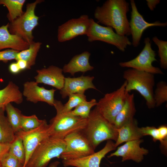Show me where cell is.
Listing matches in <instances>:
<instances>
[{
    "mask_svg": "<svg viewBox=\"0 0 167 167\" xmlns=\"http://www.w3.org/2000/svg\"><path fill=\"white\" fill-rule=\"evenodd\" d=\"M16 62L21 71L28 69V64L26 61L22 60H17Z\"/></svg>",
    "mask_w": 167,
    "mask_h": 167,
    "instance_id": "60d3db41",
    "label": "cell"
},
{
    "mask_svg": "<svg viewBox=\"0 0 167 167\" xmlns=\"http://www.w3.org/2000/svg\"><path fill=\"white\" fill-rule=\"evenodd\" d=\"M25 2V0H0V6L4 5L8 10L7 17L10 22L23 14V7Z\"/></svg>",
    "mask_w": 167,
    "mask_h": 167,
    "instance_id": "484cf974",
    "label": "cell"
},
{
    "mask_svg": "<svg viewBox=\"0 0 167 167\" xmlns=\"http://www.w3.org/2000/svg\"><path fill=\"white\" fill-rule=\"evenodd\" d=\"M36 72L37 74L34 78L37 83L47 84L59 90L63 88L65 77L62 69L51 65L37 70Z\"/></svg>",
    "mask_w": 167,
    "mask_h": 167,
    "instance_id": "ac0fdd59",
    "label": "cell"
},
{
    "mask_svg": "<svg viewBox=\"0 0 167 167\" xmlns=\"http://www.w3.org/2000/svg\"><path fill=\"white\" fill-rule=\"evenodd\" d=\"M116 148L114 143L111 140H108L104 147L97 152L76 159L63 160L62 163L64 167H100L102 159Z\"/></svg>",
    "mask_w": 167,
    "mask_h": 167,
    "instance_id": "9a60e30c",
    "label": "cell"
},
{
    "mask_svg": "<svg viewBox=\"0 0 167 167\" xmlns=\"http://www.w3.org/2000/svg\"><path fill=\"white\" fill-rule=\"evenodd\" d=\"M91 54L85 51L74 56L70 62L65 64L62 69L65 73H69L72 76L77 72L85 73L92 70L94 67L91 66L89 62Z\"/></svg>",
    "mask_w": 167,
    "mask_h": 167,
    "instance_id": "ffe728a7",
    "label": "cell"
},
{
    "mask_svg": "<svg viewBox=\"0 0 167 167\" xmlns=\"http://www.w3.org/2000/svg\"><path fill=\"white\" fill-rule=\"evenodd\" d=\"M66 145L64 139L46 137L36 148L25 167H45L52 159L60 158Z\"/></svg>",
    "mask_w": 167,
    "mask_h": 167,
    "instance_id": "5b68a950",
    "label": "cell"
},
{
    "mask_svg": "<svg viewBox=\"0 0 167 167\" xmlns=\"http://www.w3.org/2000/svg\"><path fill=\"white\" fill-rule=\"evenodd\" d=\"M49 125L45 119L42 123L37 128L25 132L22 130L15 134L22 139L25 151V159L23 167L26 165L32 153L41 142L49 136Z\"/></svg>",
    "mask_w": 167,
    "mask_h": 167,
    "instance_id": "7c38bea8",
    "label": "cell"
},
{
    "mask_svg": "<svg viewBox=\"0 0 167 167\" xmlns=\"http://www.w3.org/2000/svg\"><path fill=\"white\" fill-rule=\"evenodd\" d=\"M123 77L126 81V90L127 92L129 93L132 90L137 91L145 100L148 108L155 107L153 98L155 83L154 75L129 68L124 71Z\"/></svg>",
    "mask_w": 167,
    "mask_h": 167,
    "instance_id": "277c9868",
    "label": "cell"
},
{
    "mask_svg": "<svg viewBox=\"0 0 167 167\" xmlns=\"http://www.w3.org/2000/svg\"><path fill=\"white\" fill-rule=\"evenodd\" d=\"M41 44L40 42L33 41L29 44L28 48L17 53L15 60H22L26 61L28 64V69H30L35 64L36 57Z\"/></svg>",
    "mask_w": 167,
    "mask_h": 167,
    "instance_id": "cb8c5ba5",
    "label": "cell"
},
{
    "mask_svg": "<svg viewBox=\"0 0 167 167\" xmlns=\"http://www.w3.org/2000/svg\"><path fill=\"white\" fill-rule=\"evenodd\" d=\"M129 4L125 0H108L101 6H97L94 16L98 22L114 29L121 36L131 35L127 14Z\"/></svg>",
    "mask_w": 167,
    "mask_h": 167,
    "instance_id": "6da1fadb",
    "label": "cell"
},
{
    "mask_svg": "<svg viewBox=\"0 0 167 167\" xmlns=\"http://www.w3.org/2000/svg\"><path fill=\"white\" fill-rule=\"evenodd\" d=\"M9 70L11 73L14 74H18L21 71L17 62L11 63L9 66Z\"/></svg>",
    "mask_w": 167,
    "mask_h": 167,
    "instance_id": "f35d334b",
    "label": "cell"
},
{
    "mask_svg": "<svg viewBox=\"0 0 167 167\" xmlns=\"http://www.w3.org/2000/svg\"><path fill=\"white\" fill-rule=\"evenodd\" d=\"M97 103V102L95 99H92L89 101H87L75 107L70 112L73 115L87 118L89 117L91 109L96 105Z\"/></svg>",
    "mask_w": 167,
    "mask_h": 167,
    "instance_id": "f1b7e54d",
    "label": "cell"
},
{
    "mask_svg": "<svg viewBox=\"0 0 167 167\" xmlns=\"http://www.w3.org/2000/svg\"><path fill=\"white\" fill-rule=\"evenodd\" d=\"M2 167H23L21 163L9 152L0 161Z\"/></svg>",
    "mask_w": 167,
    "mask_h": 167,
    "instance_id": "e575fe53",
    "label": "cell"
},
{
    "mask_svg": "<svg viewBox=\"0 0 167 167\" xmlns=\"http://www.w3.org/2000/svg\"><path fill=\"white\" fill-rule=\"evenodd\" d=\"M94 76L81 75L77 77L65 78L63 88L60 93L62 99L74 93H84L89 89L97 90L93 84Z\"/></svg>",
    "mask_w": 167,
    "mask_h": 167,
    "instance_id": "e0dca14e",
    "label": "cell"
},
{
    "mask_svg": "<svg viewBox=\"0 0 167 167\" xmlns=\"http://www.w3.org/2000/svg\"><path fill=\"white\" fill-rule=\"evenodd\" d=\"M91 23V18L86 15L68 20L58 26V41L62 42L71 40L79 36L86 35Z\"/></svg>",
    "mask_w": 167,
    "mask_h": 167,
    "instance_id": "8fae6325",
    "label": "cell"
},
{
    "mask_svg": "<svg viewBox=\"0 0 167 167\" xmlns=\"http://www.w3.org/2000/svg\"><path fill=\"white\" fill-rule=\"evenodd\" d=\"M158 128L161 138L162 141L161 146L162 148L166 150L167 147V126L162 125L159 126Z\"/></svg>",
    "mask_w": 167,
    "mask_h": 167,
    "instance_id": "8d00e7d4",
    "label": "cell"
},
{
    "mask_svg": "<svg viewBox=\"0 0 167 167\" xmlns=\"http://www.w3.org/2000/svg\"><path fill=\"white\" fill-rule=\"evenodd\" d=\"M147 4L149 9L153 11L156 8L157 5L160 2V0H146Z\"/></svg>",
    "mask_w": 167,
    "mask_h": 167,
    "instance_id": "ab89813d",
    "label": "cell"
},
{
    "mask_svg": "<svg viewBox=\"0 0 167 167\" xmlns=\"http://www.w3.org/2000/svg\"><path fill=\"white\" fill-rule=\"evenodd\" d=\"M118 135L114 146L128 141L141 139L143 136L139 131L137 121L134 119L118 129Z\"/></svg>",
    "mask_w": 167,
    "mask_h": 167,
    "instance_id": "603a6c76",
    "label": "cell"
},
{
    "mask_svg": "<svg viewBox=\"0 0 167 167\" xmlns=\"http://www.w3.org/2000/svg\"><path fill=\"white\" fill-rule=\"evenodd\" d=\"M43 0H36L28 3L23 14L12 22L8 23V28L11 34L16 35L30 44L33 41L32 31L39 24V17L35 14L36 5Z\"/></svg>",
    "mask_w": 167,
    "mask_h": 167,
    "instance_id": "8992f818",
    "label": "cell"
},
{
    "mask_svg": "<svg viewBox=\"0 0 167 167\" xmlns=\"http://www.w3.org/2000/svg\"><path fill=\"white\" fill-rule=\"evenodd\" d=\"M5 109H0V143H11L15 135L7 118L5 115Z\"/></svg>",
    "mask_w": 167,
    "mask_h": 167,
    "instance_id": "d4e9b609",
    "label": "cell"
},
{
    "mask_svg": "<svg viewBox=\"0 0 167 167\" xmlns=\"http://www.w3.org/2000/svg\"><path fill=\"white\" fill-rule=\"evenodd\" d=\"M64 139L66 148L60 157L63 160L76 159L95 152V149L82 131L70 134Z\"/></svg>",
    "mask_w": 167,
    "mask_h": 167,
    "instance_id": "9c48e42d",
    "label": "cell"
},
{
    "mask_svg": "<svg viewBox=\"0 0 167 167\" xmlns=\"http://www.w3.org/2000/svg\"><path fill=\"white\" fill-rule=\"evenodd\" d=\"M136 112L134 95L128 94L125 103L115 118L113 125L118 129L134 118Z\"/></svg>",
    "mask_w": 167,
    "mask_h": 167,
    "instance_id": "44dd1931",
    "label": "cell"
},
{
    "mask_svg": "<svg viewBox=\"0 0 167 167\" xmlns=\"http://www.w3.org/2000/svg\"><path fill=\"white\" fill-rule=\"evenodd\" d=\"M23 101L22 93L12 81H9L5 87L0 90V109H5L6 105L12 102L19 104Z\"/></svg>",
    "mask_w": 167,
    "mask_h": 167,
    "instance_id": "7402d4cb",
    "label": "cell"
},
{
    "mask_svg": "<svg viewBox=\"0 0 167 167\" xmlns=\"http://www.w3.org/2000/svg\"><path fill=\"white\" fill-rule=\"evenodd\" d=\"M19 52L11 49L0 51V61L6 62L9 61L15 60L16 54Z\"/></svg>",
    "mask_w": 167,
    "mask_h": 167,
    "instance_id": "d590c367",
    "label": "cell"
},
{
    "mask_svg": "<svg viewBox=\"0 0 167 167\" xmlns=\"http://www.w3.org/2000/svg\"><path fill=\"white\" fill-rule=\"evenodd\" d=\"M7 114V118L14 132L21 130V121L22 115L21 112L14 107L11 103L7 104L5 108Z\"/></svg>",
    "mask_w": 167,
    "mask_h": 167,
    "instance_id": "4316f807",
    "label": "cell"
},
{
    "mask_svg": "<svg viewBox=\"0 0 167 167\" xmlns=\"http://www.w3.org/2000/svg\"><path fill=\"white\" fill-rule=\"evenodd\" d=\"M88 41H100L113 45L120 51L124 52L131 43L126 36H120L110 27L103 26L91 18V23L86 35Z\"/></svg>",
    "mask_w": 167,
    "mask_h": 167,
    "instance_id": "ba28073f",
    "label": "cell"
},
{
    "mask_svg": "<svg viewBox=\"0 0 167 167\" xmlns=\"http://www.w3.org/2000/svg\"><path fill=\"white\" fill-rule=\"evenodd\" d=\"M130 2L132 10L129 23L132 36L131 44L136 47L139 45L143 32L146 29L153 26L166 27L167 23H161L159 21L152 23L147 22L138 11L134 0H130Z\"/></svg>",
    "mask_w": 167,
    "mask_h": 167,
    "instance_id": "4fadbf2b",
    "label": "cell"
},
{
    "mask_svg": "<svg viewBox=\"0 0 167 167\" xmlns=\"http://www.w3.org/2000/svg\"><path fill=\"white\" fill-rule=\"evenodd\" d=\"M9 152L24 166L25 159V149L22 139L16 135L14 139L10 144Z\"/></svg>",
    "mask_w": 167,
    "mask_h": 167,
    "instance_id": "83f0119b",
    "label": "cell"
},
{
    "mask_svg": "<svg viewBox=\"0 0 167 167\" xmlns=\"http://www.w3.org/2000/svg\"><path fill=\"white\" fill-rule=\"evenodd\" d=\"M155 107H159L167 101V84L163 81L158 82L154 91Z\"/></svg>",
    "mask_w": 167,
    "mask_h": 167,
    "instance_id": "f546056e",
    "label": "cell"
},
{
    "mask_svg": "<svg viewBox=\"0 0 167 167\" xmlns=\"http://www.w3.org/2000/svg\"><path fill=\"white\" fill-rule=\"evenodd\" d=\"M8 23L0 27V51L7 48L20 51L28 48L29 44L19 36L11 34Z\"/></svg>",
    "mask_w": 167,
    "mask_h": 167,
    "instance_id": "d6986e66",
    "label": "cell"
},
{
    "mask_svg": "<svg viewBox=\"0 0 167 167\" xmlns=\"http://www.w3.org/2000/svg\"><path fill=\"white\" fill-rule=\"evenodd\" d=\"M10 144L0 143V161L9 151Z\"/></svg>",
    "mask_w": 167,
    "mask_h": 167,
    "instance_id": "74e56055",
    "label": "cell"
},
{
    "mask_svg": "<svg viewBox=\"0 0 167 167\" xmlns=\"http://www.w3.org/2000/svg\"><path fill=\"white\" fill-rule=\"evenodd\" d=\"M44 120H40L35 115L26 116L22 115L21 118V130L27 132L35 129L39 126L43 122Z\"/></svg>",
    "mask_w": 167,
    "mask_h": 167,
    "instance_id": "4dcf8cb0",
    "label": "cell"
},
{
    "mask_svg": "<svg viewBox=\"0 0 167 167\" xmlns=\"http://www.w3.org/2000/svg\"><path fill=\"white\" fill-rule=\"evenodd\" d=\"M68 97V101L63 106V110L66 112L71 111L73 108L87 101L86 96L84 93L72 94Z\"/></svg>",
    "mask_w": 167,
    "mask_h": 167,
    "instance_id": "d6a6232c",
    "label": "cell"
},
{
    "mask_svg": "<svg viewBox=\"0 0 167 167\" xmlns=\"http://www.w3.org/2000/svg\"><path fill=\"white\" fill-rule=\"evenodd\" d=\"M144 46L139 54L134 58L119 63L122 67H128L144 71L153 75L164 74L159 67L153 66L152 63L156 61V54L151 47V41L149 37L144 39Z\"/></svg>",
    "mask_w": 167,
    "mask_h": 167,
    "instance_id": "30bf717a",
    "label": "cell"
},
{
    "mask_svg": "<svg viewBox=\"0 0 167 167\" xmlns=\"http://www.w3.org/2000/svg\"><path fill=\"white\" fill-rule=\"evenodd\" d=\"M63 105L61 101L55 100L53 106L56 110V114L49 124V136L64 139L72 133L83 131L86 127L88 118L73 115L70 111H64Z\"/></svg>",
    "mask_w": 167,
    "mask_h": 167,
    "instance_id": "7a4b0ae2",
    "label": "cell"
},
{
    "mask_svg": "<svg viewBox=\"0 0 167 167\" xmlns=\"http://www.w3.org/2000/svg\"><path fill=\"white\" fill-rule=\"evenodd\" d=\"M152 41L157 45L158 55L160 57V65L161 68H167V41L159 39L157 36L152 37Z\"/></svg>",
    "mask_w": 167,
    "mask_h": 167,
    "instance_id": "1f68e13d",
    "label": "cell"
},
{
    "mask_svg": "<svg viewBox=\"0 0 167 167\" xmlns=\"http://www.w3.org/2000/svg\"><path fill=\"white\" fill-rule=\"evenodd\" d=\"M82 132L95 150L105 140L116 142L118 135V129L105 118L96 107L91 111L86 127Z\"/></svg>",
    "mask_w": 167,
    "mask_h": 167,
    "instance_id": "3957f363",
    "label": "cell"
},
{
    "mask_svg": "<svg viewBox=\"0 0 167 167\" xmlns=\"http://www.w3.org/2000/svg\"><path fill=\"white\" fill-rule=\"evenodd\" d=\"M0 167H2V166L1 164H0Z\"/></svg>",
    "mask_w": 167,
    "mask_h": 167,
    "instance_id": "7bdbcfd3",
    "label": "cell"
},
{
    "mask_svg": "<svg viewBox=\"0 0 167 167\" xmlns=\"http://www.w3.org/2000/svg\"><path fill=\"white\" fill-rule=\"evenodd\" d=\"M23 95L27 101L36 103L39 101L45 102L54 106L55 89H47L40 87L36 81H27L23 86Z\"/></svg>",
    "mask_w": 167,
    "mask_h": 167,
    "instance_id": "2e32d148",
    "label": "cell"
},
{
    "mask_svg": "<svg viewBox=\"0 0 167 167\" xmlns=\"http://www.w3.org/2000/svg\"><path fill=\"white\" fill-rule=\"evenodd\" d=\"M143 141L141 139L126 142L118 147L115 151L107 157L109 158L113 156H121L122 162L131 160L136 163H140L143 160L144 156L149 153L148 149L140 147V144Z\"/></svg>",
    "mask_w": 167,
    "mask_h": 167,
    "instance_id": "5bb4252c",
    "label": "cell"
},
{
    "mask_svg": "<svg viewBox=\"0 0 167 167\" xmlns=\"http://www.w3.org/2000/svg\"><path fill=\"white\" fill-rule=\"evenodd\" d=\"M60 162L58 161H55L51 163L49 167H58L60 164Z\"/></svg>",
    "mask_w": 167,
    "mask_h": 167,
    "instance_id": "b9f144b4",
    "label": "cell"
},
{
    "mask_svg": "<svg viewBox=\"0 0 167 167\" xmlns=\"http://www.w3.org/2000/svg\"><path fill=\"white\" fill-rule=\"evenodd\" d=\"M139 131L143 137L144 136L150 135L152 137L153 141L156 142L157 140H159L161 146L162 145V141L161 138L157 128L153 126H147L139 127Z\"/></svg>",
    "mask_w": 167,
    "mask_h": 167,
    "instance_id": "836d02e7",
    "label": "cell"
},
{
    "mask_svg": "<svg viewBox=\"0 0 167 167\" xmlns=\"http://www.w3.org/2000/svg\"><path fill=\"white\" fill-rule=\"evenodd\" d=\"M126 81H125L117 90L106 94L97 102L96 105V108L99 113L113 125L129 93L126 90Z\"/></svg>",
    "mask_w": 167,
    "mask_h": 167,
    "instance_id": "52a82bcc",
    "label": "cell"
}]
</instances>
